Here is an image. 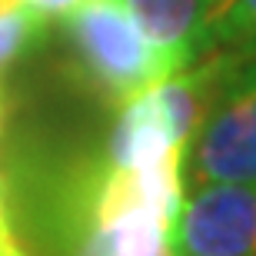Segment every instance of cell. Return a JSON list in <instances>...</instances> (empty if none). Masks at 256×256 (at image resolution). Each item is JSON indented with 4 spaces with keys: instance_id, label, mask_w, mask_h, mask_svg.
<instances>
[{
    "instance_id": "12",
    "label": "cell",
    "mask_w": 256,
    "mask_h": 256,
    "mask_svg": "<svg viewBox=\"0 0 256 256\" xmlns=\"http://www.w3.org/2000/svg\"><path fill=\"white\" fill-rule=\"evenodd\" d=\"M213 4H216V0H213ZM210 10H213V7H210Z\"/></svg>"
},
{
    "instance_id": "10",
    "label": "cell",
    "mask_w": 256,
    "mask_h": 256,
    "mask_svg": "<svg viewBox=\"0 0 256 256\" xmlns=\"http://www.w3.org/2000/svg\"><path fill=\"white\" fill-rule=\"evenodd\" d=\"M4 120H7V90H4V80H0V133H4Z\"/></svg>"
},
{
    "instance_id": "1",
    "label": "cell",
    "mask_w": 256,
    "mask_h": 256,
    "mask_svg": "<svg viewBox=\"0 0 256 256\" xmlns=\"http://www.w3.org/2000/svg\"><path fill=\"white\" fill-rule=\"evenodd\" d=\"M64 37L80 80L106 104L120 106L163 80L156 54L126 0H80L64 14Z\"/></svg>"
},
{
    "instance_id": "11",
    "label": "cell",
    "mask_w": 256,
    "mask_h": 256,
    "mask_svg": "<svg viewBox=\"0 0 256 256\" xmlns=\"http://www.w3.org/2000/svg\"><path fill=\"white\" fill-rule=\"evenodd\" d=\"M20 4H24V0H0V14L10 10V7H20Z\"/></svg>"
},
{
    "instance_id": "3",
    "label": "cell",
    "mask_w": 256,
    "mask_h": 256,
    "mask_svg": "<svg viewBox=\"0 0 256 256\" xmlns=\"http://www.w3.org/2000/svg\"><path fill=\"white\" fill-rule=\"evenodd\" d=\"M176 256H256V183H203L173 226Z\"/></svg>"
},
{
    "instance_id": "6",
    "label": "cell",
    "mask_w": 256,
    "mask_h": 256,
    "mask_svg": "<svg viewBox=\"0 0 256 256\" xmlns=\"http://www.w3.org/2000/svg\"><path fill=\"white\" fill-rule=\"evenodd\" d=\"M253 47H256V0H216L206 17V27H203V54L206 50H253Z\"/></svg>"
},
{
    "instance_id": "8",
    "label": "cell",
    "mask_w": 256,
    "mask_h": 256,
    "mask_svg": "<svg viewBox=\"0 0 256 256\" xmlns=\"http://www.w3.org/2000/svg\"><path fill=\"white\" fill-rule=\"evenodd\" d=\"M0 256H27L24 243L14 233V223H10V210H7V190H4V180H0Z\"/></svg>"
},
{
    "instance_id": "9",
    "label": "cell",
    "mask_w": 256,
    "mask_h": 256,
    "mask_svg": "<svg viewBox=\"0 0 256 256\" xmlns=\"http://www.w3.org/2000/svg\"><path fill=\"white\" fill-rule=\"evenodd\" d=\"M24 4L34 7L37 14H44V17H64V14H70L80 0H24Z\"/></svg>"
},
{
    "instance_id": "7",
    "label": "cell",
    "mask_w": 256,
    "mask_h": 256,
    "mask_svg": "<svg viewBox=\"0 0 256 256\" xmlns=\"http://www.w3.org/2000/svg\"><path fill=\"white\" fill-rule=\"evenodd\" d=\"M50 17L37 14L34 7L20 4L0 14V74L10 64H17L20 57H27L47 40Z\"/></svg>"
},
{
    "instance_id": "2",
    "label": "cell",
    "mask_w": 256,
    "mask_h": 256,
    "mask_svg": "<svg viewBox=\"0 0 256 256\" xmlns=\"http://www.w3.org/2000/svg\"><path fill=\"white\" fill-rule=\"evenodd\" d=\"M183 173L203 183H256V47L240 50L190 136Z\"/></svg>"
},
{
    "instance_id": "5",
    "label": "cell",
    "mask_w": 256,
    "mask_h": 256,
    "mask_svg": "<svg viewBox=\"0 0 256 256\" xmlns=\"http://www.w3.org/2000/svg\"><path fill=\"white\" fill-rule=\"evenodd\" d=\"M173 153L186 156V146L180 143L166 110L160 106V100L153 94V86L130 96L126 104H120V116L110 130V146H106V163L110 166L136 170V166H150V163L166 160Z\"/></svg>"
},
{
    "instance_id": "4",
    "label": "cell",
    "mask_w": 256,
    "mask_h": 256,
    "mask_svg": "<svg viewBox=\"0 0 256 256\" xmlns=\"http://www.w3.org/2000/svg\"><path fill=\"white\" fill-rule=\"evenodd\" d=\"M133 17L146 34L163 80L203 54V27H206L213 0H126Z\"/></svg>"
}]
</instances>
